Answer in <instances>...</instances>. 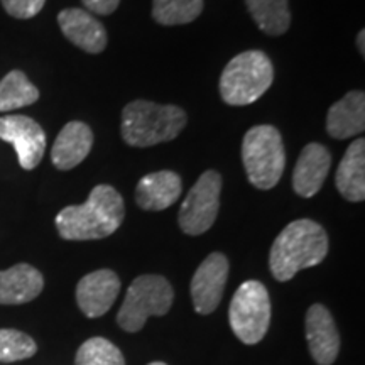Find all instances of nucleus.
I'll return each mask as SVG.
<instances>
[{"mask_svg":"<svg viewBox=\"0 0 365 365\" xmlns=\"http://www.w3.org/2000/svg\"><path fill=\"white\" fill-rule=\"evenodd\" d=\"M124 217L122 195L110 185H98L83 205H71L58 213L56 228L65 240H98L117 232Z\"/></svg>","mask_w":365,"mask_h":365,"instance_id":"1","label":"nucleus"},{"mask_svg":"<svg viewBox=\"0 0 365 365\" xmlns=\"http://www.w3.org/2000/svg\"><path fill=\"white\" fill-rule=\"evenodd\" d=\"M328 254V235L319 223L301 218L291 222L274 240L269 267L274 279L286 282L303 269L318 266Z\"/></svg>","mask_w":365,"mask_h":365,"instance_id":"2","label":"nucleus"},{"mask_svg":"<svg viewBox=\"0 0 365 365\" xmlns=\"http://www.w3.org/2000/svg\"><path fill=\"white\" fill-rule=\"evenodd\" d=\"M186 125V113L176 105L135 100L122 112L120 132L134 148H150L176 139Z\"/></svg>","mask_w":365,"mask_h":365,"instance_id":"3","label":"nucleus"},{"mask_svg":"<svg viewBox=\"0 0 365 365\" xmlns=\"http://www.w3.org/2000/svg\"><path fill=\"white\" fill-rule=\"evenodd\" d=\"M274 81L271 59L262 51H245L230 59L220 76L223 102L234 107L250 105L269 90Z\"/></svg>","mask_w":365,"mask_h":365,"instance_id":"4","label":"nucleus"},{"mask_svg":"<svg viewBox=\"0 0 365 365\" xmlns=\"http://www.w3.org/2000/svg\"><path fill=\"white\" fill-rule=\"evenodd\" d=\"M242 161L250 185L271 190L281 180L286 168V150L279 130L272 125H255L242 143Z\"/></svg>","mask_w":365,"mask_h":365,"instance_id":"5","label":"nucleus"},{"mask_svg":"<svg viewBox=\"0 0 365 365\" xmlns=\"http://www.w3.org/2000/svg\"><path fill=\"white\" fill-rule=\"evenodd\" d=\"M173 299H175V291L166 277L156 274H144L135 277L118 309V327L129 333L143 330L149 317H163L170 312Z\"/></svg>","mask_w":365,"mask_h":365,"instance_id":"6","label":"nucleus"},{"mask_svg":"<svg viewBox=\"0 0 365 365\" xmlns=\"http://www.w3.org/2000/svg\"><path fill=\"white\" fill-rule=\"evenodd\" d=\"M232 331L242 344H259L271 325V298L259 281H245L235 291L228 308Z\"/></svg>","mask_w":365,"mask_h":365,"instance_id":"7","label":"nucleus"},{"mask_svg":"<svg viewBox=\"0 0 365 365\" xmlns=\"http://www.w3.org/2000/svg\"><path fill=\"white\" fill-rule=\"evenodd\" d=\"M222 176L210 170L198 178L196 185L188 191L180 208L181 230L188 235H202L212 228L220 210Z\"/></svg>","mask_w":365,"mask_h":365,"instance_id":"8","label":"nucleus"},{"mask_svg":"<svg viewBox=\"0 0 365 365\" xmlns=\"http://www.w3.org/2000/svg\"><path fill=\"white\" fill-rule=\"evenodd\" d=\"M0 139L12 144L22 170L31 171L41 163L46 149V134L38 122L27 115L0 117Z\"/></svg>","mask_w":365,"mask_h":365,"instance_id":"9","label":"nucleus"},{"mask_svg":"<svg viewBox=\"0 0 365 365\" xmlns=\"http://www.w3.org/2000/svg\"><path fill=\"white\" fill-rule=\"evenodd\" d=\"M228 267L225 255L213 252L196 269L191 279V299L196 313L210 314L218 308L227 284Z\"/></svg>","mask_w":365,"mask_h":365,"instance_id":"10","label":"nucleus"},{"mask_svg":"<svg viewBox=\"0 0 365 365\" xmlns=\"http://www.w3.org/2000/svg\"><path fill=\"white\" fill-rule=\"evenodd\" d=\"M120 293V279L110 269H98L81 277L76 286V303L86 318H100Z\"/></svg>","mask_w":365,"mask_h":365,"instance_id":"11","label":"nucleus"},{"mask_svg":"<svg viewBox=\"0 0 365 365\" xmlns=\"http://www.w3.org/2000/svg\"><path fill=\"white\" fill-rule=\"evenodd\" d=\"M307 340L309 354L318 365H331L340 354V333L331 313L323 304H313L307 313Z\"/></svg>","mask_w":365,"mask_h":365,"instance_id":"12","label":"nucleus"},{"mask_svg":"<svg viewBox=\"0 0 365 365\" xmlns=\"http://www.w3.org/2000/svg\"><path fill=\"white\" fill-rule=\"evenodd\" d=\"M58 24L65 38L86 53L98 54L107 46L103 24L85 9H65L58 14Z\"/></svg>","mask_w":365,"mask_h":365,"instance_id":"13","label":"nucleus"},{"mask_svg":"<svg viewBox=\"0 0 365 365\" xmlns=\"http://www.w3.org/2000/svg\"><path fill=\"white\" fill-rule=\"evenodd\" d=\"M331 166V154L325 145L312 143L301 150L293 173V188L303 198H312L322 190Z\"/></svg>","mask_w":365,"mask_h":365,"instance_id":"14","label":"nucleus"},{"mask_svg":"<svg viewBox=\"0 0 365 365\" xmlns=\"http://www.w3.org/2000/svg\"><path fill=\"white\" fill-rule=\"evenodd\" d=\"M93 145V134L83 122L73 120L63 127L51 149V161L59 171H70L83 163Z\"/></svg>","mask_w":365,"mask_h":365,"instance_id":"15","label":"nucleus"},{"mask_svg":"<svg viewBox=\"0 0 365 365\" xmlns=\"http://www.w3.org/2000/svg\"><path fill=\"white\" fill-rule=\"evenodd\" d=\"M182 182L175 171H156L145 175L135 188V202L145 212H163L178 202Z\"/></svg>","mask_w":365,"mask_h":365,"instance_id":"16","label":"nucleus"},{"mask_svg":"<svg viewBox=\"0 0 365 365\" xmlns=\"http://www.w3.org/2000/svg\"><path fill=\"white\" fill-rule=\"evenodd\" d=\"M44 277L29 264H16L0 271V304H24L38 298Z\"/></svg>","mask_w":365,"mask_h":365,"instance_id":"17","label":"nucleus"},{"mask_svg":"<svg viewBox=\"0 0 365 365\" xmlns=\"http://www.w3.org/2000/svg\"><path fill=\"white\" fill-rule=\"evenodd\" d=\"M364 129L365 95L364 91L354 90L331 105L327 117V130L335 139H349L362 134Z\"/></svg>","mask_w":365,"mask_h":365,"instance_id":"18","label":"nucleus"},{"mask_svg":"<svg viewBox=\"0 0 365 365\" xmlns=\"http://www.w3.org/2000/svg\"><path fill=\"white\" fill-rule=\"evenodd\" d=\"M336 188L349 202L359 203L365 200V140H355L349 145L335 175Z\"/></svg>","mask_w":365,"mask_h":365,"instance_id":"19","label":"nucleus"},{"mask_svg":"<svg viewBox=\"0 0 365 365\" xmlns=\"http://www.w3.org/2000/svg\"><path fill=\"white\" fill-rule=\"evenodd\" d=\"M259 29L269 36H282L291 26L289 0H245Z\"/></svg>","mask_w":365,"mask_h":365,"instance_id":"20","label":"nucleus"},{"mask_svg":"<svg viewBox=\"0 0 365 365\" xmlns=\"http://www.w3.org/2000/svg\"><path fill=\"white\" fill-rule=\"evenodd\" d=\"M39 100V90L24 73L14 70L0 80V112H11L33 105Z\"/></svg>","mask_w":365,"mask_h":365,"instance_id":"21","label":"nucleus"},{"mask_svg":"<svg viewBox=\"0 0 365 365\" xmlns=\"http://www.w3.org/2000/svg\"><path fill=\"white\" fill-rule=\"evenodd\" d=\"M203 7L205 0H154L153 17L163 26H182L196 21Z\"/></svg>","mask_w":365,"mask_h":365,"instance_id":"22","label":"nucleus"},{"mask_svg":"<svg viewBox=\"0 0 365 365\" xmlns=\"http://www.w3.org/2000/svg\"><path fill=\"white\" fill-rule=\"evenodd\" d=\"M75 365H125V359L110 340L93 336L78 349Z\"/></svg>","mask_w":365,"mask_h":365,"instance_id":"23","label":"nucleus"},{"mask_svg":"<svg viewBox=\"0 0 365 365\" xmlns=\"http://www.w3.org/2000/svg\"><path fill=\"white\" fill-rule=\"evenodd\" d=\"M38 345L24 331L0 328V362L12 364L34 357Z\"/></svg>","mask_w":365,"mask_h":365,"instance_id":"24","label":"nucleus"},{"mask_svg":"<svg viewBox=\"0 0 365 365\" xmlns=\"http://www.w3.org/2000/svg\"><path fill=\"white\" fill-rule=\"evenodd\" d=\"M4 11L16 19H31L43 11L46 0H0Z\"/></svg>","mask_w":365,"mask_h":365,"instance_id":"25","label":"nucleus"},{"mask_svg":"<svg viewBox=\"0 0 365 365\" xmlns=\"http://www.w3.org/2000/svg\"><path fill=\"white\" fill-rule=\"evenodd\" d=\"M83 6L88 9L91 14H98V16H110L117 11L120 0H81Z\"/></svg>","mask_w":365,"mask_h":365,"instance_id":"26","label":"nucleus"},{"mask_svg":"<svg viewBox=\"0 0 365 365\" xmlns=\"http://www.w3.org/2000/svg\"><path fill=\"white\" fill-rule=\"evenodd\" d=\"M364 39H365V33H364V31H360L359 36H357V46H359L360 54H362V56H365V44H364Z\"/></svg>","mask_w":365,"mask_h":365,"instance_id":"27","label":"nucleus"},{"mask_svg":"<svg viewBox=\"0 0 365 365\" xmlns=\"http://www.w3.org/2000/svg\"><path fill=\"white\" fill-rule=\"evenodd\" d=\"M148 365H168V364H164V362H150Z\"/></svg>","mask_w":365,"mask_h":365,"instance_id":"28","label":"nucleus"}]
</instances>
